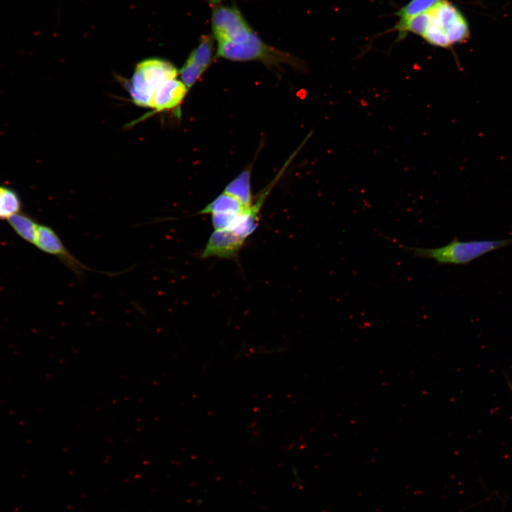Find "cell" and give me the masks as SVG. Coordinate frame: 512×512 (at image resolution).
<instances>
[{
  "label": "cell",
  "mask_w": 512,
  "mask_h": 512,
  "mask_svg": "<svg viewBox=\"0 0 512 512\" xmlns=\"http://www.w3.org/2000/svg\"><path fill=\"white\" fill-rule=\"evenodd\" d=\"M512 244V238L503 240L462 241L454 238L447 245L435 248L400 245L416 257L433 260L440 265H467L487 253Z\"/></svg>",
  "instance_id": "obj_1"
},
{
  "label": "cell",
  "mask_w": 512,
  "mask_h": 512,
  "mask_svg": "<svg viewBox=\"0 0 512 512\" xmlns=\"http://www.w3.org/2000/svg\"><path fill=\"white\" fill-rule=\"evenodd\" d=\"M178 71L170 62L149 58L139 63L127 90L135 104L150 107L154 92L166 81L176 79Z\"/></svg>",
  "instance_id": "obj_2"
},
{
  "label": "cell",
  "mask_w": 512,
  "mask_h": 512,
  "mask_svg": "<svg viewBox=\"0 0 512 512\" xmlns=\"http://www.w3.org/2000/svg\"><path fill=\"white\" fill-rule=\"evenodd\" d=\"M217 56L233 61L260 60L266 64L297 65V59L266 44L253 30L237 42L218 43Z\"/></svg>",
  "instance_id": "obj_3"
},
{
  "label": "cell",
  "mask_w": 512,
  "mask_h": 512,
  "mask_svg": "<svg viewBox=\"0 0 512 512\" xmlns=\"http://www.w3.org/2000/svg\"><path fill=\"white\" fill-rule=\"evenodd\" d=\"M430 21L437 26L453 46L466 42L471 36L469 22L462 12L449 0H441L428 11Z\"/></svg>",
  "instance_id": "obj_4"
},
{
  "label": "cell",
  "mask_w": 512,
  "mask_h": 512,
  "mask_svg": "<svg viewBox=\"0 0 512 512\" xmlns=\"http://www.w3.org/2000/svg\"><path fill=\"white\" fill-rule=\"evenodd\" d=\"M35 245L42 252L55 257L73 272L79 282L83 280L85 271L96 272L77 259L68 250L58 233L47 225L39 224Z\"/></svg>",
  "instance_id": "obj_5"
},
{
  "label": "cell",
  "mask_w": 512,
  "mask_h": 512,
  "mask_svg": "<svg viewBox=\"0 0 512 512\" xmlns=\"http://www.w3.org/2000/svg\"><path fill=\"white\" fill-rule=\"evenodd\" d=\"M211 27L217 43L235 42L252 30L235 6H217L212 11Z\"/></svg>",
  "instance_id": "obj_6"
},
{
  "label": "cell",
  "mask_w": 512,
  "mask_h": 512,
  "mask_svg": "<svg viewBox=\"0 0 512 512\" xmlns=\"http://www.w3.org/2000/svg\"><path fill=\"white\" fill-rule=\"evenodd\" d=\"M213 38L202 36L198 45L192 50L180 70L182 79L195 83L210 65L213 58Z\"/></svg>",
  "instance_id": "obj_7"
},
{
  "label": "cell",
  "mask_w": 512,
  "mask_h": 512,
  "mask_svg": "<svg viewBox=\"0 0 512 512\" xmlns=\"http://www.w3.org/2000/svg\"><path fill=\"white\" fill-rule=\"evenodd\" d=\"M188 87L176 78L166 81L154 92L150 108L158 112L177 107L183 100Z\"/></svg>",
  "instance_id": "obj_8"
},
{
  "label": "cell",
  "mask_w": 512,
  "mask_h": 512,
  "mask_svg": "<svg viewBox=\"0 0 512 512\" xmlns=\"http://www.w3.org/2000/svg\"><path fill=\"white\" fill-rule=\"evenodd\" d=\"M14 232L26 242L35 245L39 223L21 211L6 220Z\"/></svg>",
  "instance_id": "obj_9"
},
{
  "label": "cell",
  "mask_w": 512,
  "mask_h": 512,
  "mask_svg": "<svg viewBox=\"0 0 512 512\" xmlns=\"http://www.w3.org/2000/svg\"><path fill=\"white\" fill-rule=\"evenodd\" d=\"M250 178V169L242 171L225 186L223 192L233 196L244 205L252 206L253 203Z\"/></svg>",
  "instance_id": "obj_10"
},
{
  "label": "cell",
  "mask_w": 512,
  "mask_h": 512,
  "mask_svg": "<svg viewBox=\"0 0 512 512\" xmlns=\"http://www.w3.org/2000/svg\"><path fill=\"white\" fill-rule=\"evenodd\" d=\"M21 211V201L11 188L0 186V219L7 220Z\"/></svg>",
  "instance_id": "obj_11"
},
{
  "label": "cell",
  "mask_w": 512,
  "mask_h": 512,
  "mask_svg": "<svg viewBox=\"0 0 512 512\" xmlns=\"http://www.w3.org/2000/svg\"><path fill=\"white\" fill-rule=\"evenodd\" d=\"M441 0H410L396 11L398 22H404L415 16L430 10Z\"/></svg>",
  "instance_id": "obj_12"
},
{
  "label": "cell",
  "mask_w": 512,
  "mask_h": 512,
  "mask_svg": "<svg viewBox=\"0 0 512 512\" xmlns=\"http://www.w3.org/2000/svg\"><path fill=\"white\" fill-rule=\"evenodd\" d=\"M210 4L217 5L220 4L223 0H207Z\"/></svg>",
  "instance_id": "obj_13"
}]
</instances>
